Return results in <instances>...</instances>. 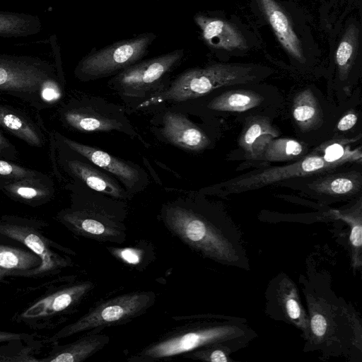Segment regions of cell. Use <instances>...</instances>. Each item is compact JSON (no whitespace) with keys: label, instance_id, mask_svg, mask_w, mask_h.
Masks as SVG:
<instances>
[{"label":"cell","instance_id":"277c9868","mask_svg":"<svg viewBox=\"0 0 362 362\" xmlns=\"http://www.w3.org/2000/svg\"><path fill=\"white\" fill-rule=\"evenodd\" d=\"M163 219L167 228L192 249L215 260H237L228 238L204 216L182 206H170L165 209Z\"/></svg>","mask_w":362,"mask_h":362},{"label":"cell","instance_id":"e0dca14e","mask_svg":"<svg viewBox=\"0 0 362 362\" xmlns=\"http://www.w3.org/2000/svg\"><path fill=\"white\" fill-rule=\"evenodd\" d=\"M0 233L19 241L37 255L41 260L40 267L30 272L36 274L53 269L57 265L54 255L40 234L32 228L15 224H0Z\"/></svg>","mask_w":362,"mask_h":362},{"label":"cell","instance_id":"6da1fadb","mask_svg":"<svg viewBox=\"0 0 362 362\" xmlns=\"http://www.w3.org/2000/svg\"><path fill=\"white\" fill-rule=\"evenodd\" d=\"M0 94L42 110L62 98V82L47 61L30 56L0 54Z\"/></svg>","mask_w":362,"mask_h":362},{"label":"cell","instance_id":"8fae6325","mask_svg":"<svg viewBox=\"0 0 362 362\" xmlns=\"http://www.w3.org/2000/svg\"><path fill=\"white\" fill-rule=\"evenodd\" d=\"M0 127L33 147L45 144V129L42 122L13 105L0 103Z\"/></svg>","mask_w":362,"mask_h":362},{"label":"cell","instance_id":"4316f807","mask_svg":"<svg viewBox=\"0 0 362 362\" xmlns=\"http://www.w3.org/2000/svg\"><path fill=\"white\" fill-rule=\"evenodd\" d=\"M34 252L0 245V279L16 270H25L40 264Z\"/></svg>","mask_w":362,"mask_h":362},{"label":"cell","instance_id":"f546056e","mask_svg":"<svg viewBox=\"0 0 362 362\" xmlns=\"http://www.w3.org/2000/svg\"><path fill=\"white\" fill-rule=\"evenodd\" d=\"M44 175L13 161L0 158V189L1 187L13 181L34 177Z\"/></svg>","mask_w":362,"mask_h":362},{"label":"cell","instance_id":"ffe728a7","mask_svg":"<svg viewBox=\"0 0 362 362\" xmlns=\"http://www.w3.org/2000/svg\"><path fill=\"white\" fill-rule=\"evenodd\" d=\"M66 165L72 175L91 189L116 198L125 197L124 191L115 180L90 165L78 160H70L66 162Z\"/></svg>","mask_w":362,"mask_h":362},{"label":"cell","instance_id":"484cf974","mask_svg":"<svg viewBox=\"0 0 362 362\" xmlns=\"http://www.w3.org/2000/svg\"><path fill=\"white\" fill-rule=\"evenodd\" d=\"M264 134H269L275 138L279 136V130L267 117L254 115L245 119L238 139V144L245 151L247 158L253 153V145L255 141Z\"/></svg>","mask_w":362,"mask_h":362},{"label":"cell","instance_id":"d6986e66","mask_svg":"<svg viewBox=\"0 0 362 362\" xmlns=\"http://www.w3.org/2000/svg\"><path fill=\"white\" fill-rule=\"evenodd\" d=\"M11 197L25 202L45 201L53 194V182L45 174L13 181L1 187Z\"/></svg>","mask_w":362,"mask_h":362},{"label":"cell","instance_id":"83f0119b","mask_svg":"<svg viewBox=\"0 0 362 362\" xmlns=\"http://www.w3.org/2000/svg\"><path fill=\"white\" fill-rule=\"evenodd\" d=\"M286 288L279 298L283 312L289 320L301 328L306 334L309 331V323L302 307L296 288L291 283L286 284Z\"/></svg>","mask_w":362,"mask_h":362},{"label":"cell","instance_id":"7402d4cb","mask_svg":"<svg viewBox=\"0 0 362 362\" xmlns=\"http://www.w3.org/2000/svg\"><path fill=\"white\" fill-rule=\"evenodd\" d=\"M110 337L98 332L86 335L59 351L50 362H81L103 349Z\"/></svg>","mask_w":362,"mask_h":362},{"label":"cell","instance_id":"5bb4252c","mask_svg":"<svg viewBox=\"0 0 362 362\" xmlns=\"http://www.w3.org/2000/svg\"><path fill=\"white\" fill-rule=\"evenodd\" d=\"M62 122L82 132H109L119 129L122 124L88 106L67 104L59 110Z\"/></svg>","mask_w":362,"mask_h":362},{"label":"cell","instance_id":"3957f363","mask_svg":"<svg viewBox=\"0 0 362 362\" xmlns=\"http://www.w3.org/2000/svg\"><path fill=\"white\" fill-rule=\"evenodd\" d=\"M272 73L271 68L254 63L215 62L192 68L180 74L167 89L144 105L196 98L222 87L257 83Z\"/></svg>","mask_w":362,"mask_h":362},{"label":"cell","instance_id":"9c48e42d","mask_svg":"<svg viewBox=\"0 0 362 362\" xmlns=\"http://www.w3.org/2000/svg\"><path fill=\"white\" fill-rule=\"evenodd\" d=\"M339 166V164L325 160L322 154L316 148L311 154L304 156L295 163L249 173L230 180L224 183L223 187L228 194L240 193L286 179L323 173Z\"/></svg>","mask_w":362,"mask_h":362},{"label":"cell","instance_id":"ac0fdd59","mask_svg":"<svg viewBox=\"0 0 362 362\" xmlns=\"http://www.w3.org/2000/svg\"><path fill=\"white\" fill-rule=\"evenodd\" d=\"M93 287L91 282L78 284L44 298L26 310L25 318L49 315L66 310L80 300Z\"/></svg>","mask_w":362,"mask_h":362},{"label":"cell","instance_id":"ba28073f","mask_svg":"<svg viewBox=\"0 0 362 362\" xmlns=\"http://www.w3.org/2000/svg\"><path fill=\"white\" fill-rule=\"evenodd\" d=\"M155 301L149 291L125 293L103 301L90 308L75 322L59 331L55 337L63 338L87 330L103 329L131 321L146 312Z\"/></svg>","mask_w":362,"mask_h":362},{"label":"cell","instance_id":"4dcf8cb0","mask_svg":"<svg viewBox=\"0 0 362 362\" xmlns=\"http://www.w3.org/2000/svg\"><path fill=\"white\" fill-rule=\"evenodd\" d=\"M0 158L15 162L18 159L16 147L0 131Z\"/></svg>","mask_w":362,"mask_h":362},{"label":"cell","instance_id":"30bf717a","mask_svg":"<svg viewBox=\"0 0 362 362\" xmlns=\"http://www.w3.org/2000/svg\"><path fill=\"white\" fill-rule=\"evenodd\" d=\"M185 54L184 49H177L139 61L115 75L110 83L127 95L139 96L160 82L181 63Z\"/></svg>","mask_w":362,"mask_h":362},{"label":"cell","instance_id":"d4e9b609","mask_svg":"<svg viewBox=\"0 0 362 362\" xmlns=\"http://www.w3.org/2000/svg\"><path fill=\"white\" fill-rule=\"evenodd\" d=\"M292 115L299 128L304 132L312 129L321 122L319 103L310 88L299 92L295 96Z\"/></svg>","mask_w":362,"mask_h":362},{"label":"cell","instance_id":"5b68a950","mask_svg":"<svg viewBox=\"0 0 362 362\" xmlns=\"http://www.w3.org/2000/svg\"><path fill=\"white\" fill-rule=\"evenodd\" d=\"M193 20L204 44L218 55L243 57L262 47L258 33L236 16H227L221 11L198 12Z\"/></svg>","mask_w":362,"mask_h":362},{"label":"cell","instance_id":"7c38bea8","mask_svg":"<svg viewBox=\"0 0 362 362\" xmlns=\"http://www.w3.org/2000/svg\"><path fill=\"white\" fill-rule=\"evenodd\" d=\"M62 141L71 150L91 161L95 165L115 175L127 187L132 189L139 182L138 170L127 163L100 149L84 145L60 136Z\"/></svg>","mask_w":362,"mask_h":362},{"label":"cell","instance_id":"44dd1931","mask_svg":"<svg viewBox=\"0 0 362 362\" xmlns=\"http://www.w3.org/2000/svg\"><path fill=\"white\" fill-rule=\"evenodd\" d=\"M361 186L362 176L357 171L327 175L309 185L314 192L332 197L355 194L361 190Z\"/></svg>","mask_w":362,"mask_h":362},{"label":"cell","instance_id":"4fadbf2b","mask_svg":"<svg viewBox=\"0 0 362 362\" xmlns=\"http://www.w3.org/2000/svg\"><path fill=\"white\" fill-rule=\"evenodd\" d=\"M163 121V135L180 148L197 151L204 149L210 144L204 132L180 113L168 112Z\"/></svg>","mask_w":362,"mask_h":362},{"label":"cell","instance_id":"9a60e30c","mask_svg":"<svg viewBox=\"0 0 362 362\" xmlns=\"http://www.w3.org/2000/svg\"><path fill=\"white\" fill-rule=\"evenodd\" d=\"M307 152L300 142L290 138L276 139L269 134L262 135L253 145L252 160L281 162L300 159Z\"/></svg>","mask_w":362,"mask_h":362},{"label":"cell","instance_id":"52a82bcc","mask_svg":"<svg viewBox=\"0 0 362 362\" xmlns=\"http://www.w3.org/2000/svg\"><path fill=\"white\" fill-rule=\"evenodd\" d=\"M156 38V33L146 32L94 49L78 62L74 74L83 81L115 76L146 56Z\"/></svg>","mask_w":362,"mask_h":362},{"label":"cell","instance_id":"836d02e7","mask_svg":"<svg viewBox=\"0 0 362 362\" xmlns=\"http://www.w3.org/2000/svg\"><path fill=\"white\" fill-rule=\"evenodd\" d=\"M18 335L14 333L0 332V341L16 339Z\"/></svg>","mask_w":362,"mask_h":362},{"label":"cell","instance_id":"8992f818","mask_svg":"<svg viewBox=\"0 0 362 362\" xmlns=\"http://www.w3.org/2000/svg\"><path fill=\"white\" fill-rule=\"evenodd\" d=\"M238 330V327L232 325L214 322L189 325L163 336L132 356L129 361L166 360L201 347L222 344L233 337H236Z\"/></svg>","mask_w":362,"mask_h":362},{"label":"cell","instance_id":"1f68e13d","mask_svg":"<svg viewBox=\"0 0 362 362\" xmlns=\"http://www.w3.org/2000/svg\"><path fill=\"white\" fill-rule=\"evenodd\" d=\"M358 115L353 111L347 112L338 122L337 128L339 131L344 132L351 129L357 122Z\"/></svg>","mask_w":362,"mask_h":362},{"label":"cell","instance_id":"f1b7e54d","mask_svg":"<svg viewBox=\"0 0 362 362\" xmlns=\"http://www.w3.org/2000/svg\"><path fill=\"white\" fill-rule=\"evenodd\" d=\"M332 214L338 218L347 222L350 226L349 240L353 252L354 266L361 265V206L350 211L332 210Z\"/></svg>","mask_w":362,"mask_h":362},{"label":"cell","instance_id":"7a4b0ae2","mask_svg":"<svg viewBox=\"0 0 362 362\" xmlns=\"http://www.w3.org/2000/svg\"><path fill=\"white\" fill-rule=\"evenodd\" d=\"M250 6L257 22L270 28L292 61L305 65L320 53L312 23L295 3L287 0H250Z\"/></svg>","mask_w":362,"mask_h":362},{"label":"cell","instance_id":"d6a6232c","mask_svg":"<svg viewBox=\"0 0 362 362\" xmlns=\"http://www.w3.org/2000/svg\"><path fill=\"white\" fill-rule=\"evenodd\" d=\"M119 256L122 259L131 264H136L139 260V253L135 250L131 248L121 250Z\"/></svg>","mask_w":362,"mask_h":362},{"label":"cell","instance_id":"603a6c76","mask_svg":"<svg viewBox=\"0 0 362 362\" xmlns=\"http://www.w3.org/2000/svg\"><path fill=\"white\" fill-rule=\"evenodd\" d=\"M264 98L250 90H232L214 98L208 107L225 112H245L259 105Z\"/></svg>","mask_w":362,"mask_h":362},{"label":"cell","instance_id":"cb8c5ba5","mask_svg":"<svg viewBox=\"0 0 362 362\" xmlns=\"http://www.w3.org/2000/svg\"><path fill=\"white\" fill-rule=\"evenodd\" d=\"M41 28L40 19L36 16L0 11V37H26L37 33Z\"/></svg>","mask_w":362,"mask_h":362},{"label":"cell","instance_id":"2e32d148","mask_svg":"<svg viewBox=\"0 0 362 362\" xmlns=\"http://www.w3.org/2000/svg\"><path fill=\"white\" fill-rule=\"evenodd\" d=\"M64 219L78 232L88 238L109 241L124 238L123 226L103 216L78 211L66 214Z\"/></svg>","mask_w":362,"mask_h":362}]
</instances>
